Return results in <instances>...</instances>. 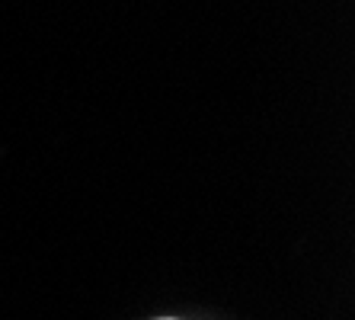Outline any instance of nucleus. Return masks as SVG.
Instances as JSON below:
<instances>
[{"label":"nucleus","mask_w":355,"mask_h":320,"mask_svg":"<svg viewBox=\"0 0 355 320\" xmlns=\"http://www.w3.org/2000/svg\"><path fill=\"white\" fill-rule=\"evenodd\" d=\"M164 320H170V317H164Z\"/></svg>","instance_id":"nucleus-1"}]
</instances>
